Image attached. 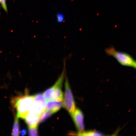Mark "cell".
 Here are the masks:
<instances>
[{"label": "cell", "instance_id": "1", "mask_svg": "<svg viewBox=\"0 0 136 136\" xmlns=\"http://www.w3.org/2000/svg\"><path fill=\"white\" fill-rule=\"evenodd\" d=\"M34 101V96L25 95L13 98L12 103L16 109L17 117L24 119L29 113Z\"/></svg>", "mask_w": 136, "mask_h": 136}, {"label": "cell", "instance_id": "2", "mask_svg": "<svg viewBox=\"0 0 136 136\" xmlns=\"http://www.w3.org/2000/svg\"><path fill=\"white\" fill-rule=\"evenodd\" d=\"M105 51L109 56L115 58L121 65L136 68V60L128 54L117 51L113 46L105 49Z\"/></svg>", "mask_w": 136, "mask_h": 136}, {"label": "cell", "instance_id": "3", "mask_svg": "<svg viewBox=\"0 0 136 136\" xmlns=\"http://www.w3.org/2000/svg\"><path fill=\"white\" fill-rule=\"evenodd\" d=\"M64 76V68L61 75L55 84L43 93V96L47 101L63 100V94L62 88Z\"/></svg>", "mask_w": 136, "mask_h": 136}, {"label": "cell", "instance_id": "4", "mask_svg": "<svg viewBox=\"0 0 136 136\" xmlns=\"http://www.w3.org/2000/svg\"><path fill=\"white\" fill-rule=\"evenodd\" d=\"M63 101V105L71 115L76 109L74 100L67 78L65 83V92Z\"/></svg>", "mask_w": 136, "mask_h": 136}, {"label": "cell", "instance_id": "5", "mask_svg": "<svg viewBox=\"0 0 136 136\" xmlns=\"http://www.w3.org/2000/svg\"><path fill=\"white\" fill-rule=\"evenodd\" d=\"M78 133L84 132L85 130L84 123V115L82 111L76 109L74 113L71 115Z\"/></svg>", "mask_w": 136, "mask_h": 136}, {"label": "cell", "instance_id": "6", "mask_svg": "<svg viewBox=\"0 0 136 136\" xmlns=\"http://www.w3.org/2000/svg\"><path fill=\"white\" fill-rule=\"evenodd\" d=\"M63 100L48 101L46 103L45 110L55 113L60 110L63 105Z\"/></svg>", "mask_w": 136, "mask_h": 136}, {"label": "cell", "instance_id": "7", "mask_svg": "<svg viewBox=\"0 0 136 136\" xmlns=\"http://www.w3.org/2000/svg\"><path fill=\"white\" fill-rule=\"evenodd\" d=\"M29 127L38 126L39 122V116L29 113L24 118Z\"/></svg>", "mask_w": 136, "mask_h": 136}, {"label": "cell", "instance_id": "8", "mask_svg": "<svg viewBox=\"0 0 136 136\" xmlns=\"http://www.w3.org/2000/svg\"><path fill=\"white\" fill-rule=\"evenodd\" d=\"M18 118L17 116H16L12 130V136H19V125Z\"/></svg>", "mask_w": 136, "mask_h": 136}, {"label": "cell", "instance_id": "9", "mask_svg": "<svg viewBox=\"0 0 136 136\" xmlns=\"http://www.w3.org/2000/svg\"><path fill=\"white\" fill-rule=\"evenodd\" d=\"M77 134L78 136H102L103 135L101 132L94 130L84 131L82 133Z\"/></svg>", "mask_w": 136, "mask_h": 136}, {"label": "cell", "instance_id": "10", "mask_svg": "<svg viewBox=\"0 0 136 136\" xmlns=\"http://www.w3.org/2000/svg\"><path fill=\"white\" fill-rule=\"evenodd\" d=\"M52 113L48 111L45 110L40 115L39 122H42L48 118L52 114Z\"/></svg>", "mask_w": 136, "mask_h": 136}, {"label": "cell", "instance_id": "11", "mask_svg": "<svg viewBox=\"0 0 136 136\" xmlns=\"http://www.w3.org/2000/svg\"><path fill=\"white\" fill-rule=\"evenodd\" d=\"M38 126L35 127H29V135L30 136H37Z\"/></svg>", "mask_w": 136, "mask_h": 136}, {"label": "cell", "instance_id": "12", "mask_svg": "<svg viewBox=\"0 0 136 136\" xmlns=\"http://www.w3.org/2000/svg\"><path fill=\"white\" fill-rule=\"evenodd\" d=\"M0 3L1 4L3 8L6 12H7V8L6 6V0H0Z\"/></svg>", "mask_w": 136, "mask_h": 136}, {"label": "cell", "instance_id": "13", "mask_svg": "<svg viewBox=\"0 0 136 136\" xmlns=\"http://www.w3.org/2000/svg\"><path fill=\"white\" fill-rule=\"evenodd\" d=\"M64 16L62 14H58L57 15V20L59 22H62L64 20Z\"/></svg>", "mask_w": 136, "mask_h": 136}, {"label": "cell", "instance_id": "14", "mask_svg": "<svg viewBox=\"0 0 136 136\" xmlns=\"http://www.w3.org/2000/svg\"><path fill=\"white\" fill-rule=\"evenodd\" d=\"M26 130L25 129H23L21 132V134L22 136H24L26 133Z\"/></svg>", "mask_w": 136, "mask_h": 136}]
</instances>
